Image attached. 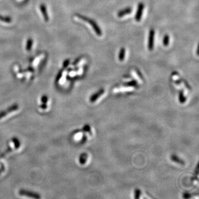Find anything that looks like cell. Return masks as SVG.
<instances>
[{
  "label": "cell",
  "instance_id": "1",
  "mask_svg": "<svg viewBox=\"0 0 199 199\" xmlns=\"http://www.w3.org/2000/svg\"><path fill=\"white\" fill-rule=\"evenodd\" d=\"M76 16H78L79 18L81 19L82 20H85V21L87 22V23H89L91 26L92 27V28L94 29V31L95 32L96 35H98V36H101L102 35V33L100 28L99 27L98 24L96 23L94 20H92L91 19H90V18L87 17L81 16V15H77Z\"/></svg>",
  "mask_w": 199,
  "mask_h": 199
},
{
  "label": "cell",
  "instance_id": "2",
  "mask_svg": "<svg viewBox=\"0 0 199 199\" xmlns=\"http://www.w3.org/2000/svg\"><path fill=\"white\" fill-rule=\"evenodd\" d=\"M155 35V31L154 29H151L149 32V37H148V48L149 51L153 50L154 48V39Z\"/></svg>",
  "mask_w": 199,
  "mask_h": 199
},
{
  "label": "cell",
  "instance_id": "3",
  "mask_svg": "<svg viewBox=\"0 0 199 199\" xmlns=\"http://www.w3.org/2000/svg\"><path fill=\"white\" fill-rule=\"evenodd\" d=\"M144 5L143 3H139L138 6V9L136 12V15H135V20L136 21L139 22L141 20L142 15H143V12L144 10Z\"/></svg>",
  "mask_w": 199,
  "mask_h": 199
},
{
  "label": "cell",
  "instance_id": "4",
  "mask_svg": "<svg viewBox=\"0 0 199 199\" xmlns=\"http://www.w3.org/2000/svg\"><path fill=\"white\" fill-rule=\"evenodd\" d=\"M18 109V105H13L11 107H9L7 110L5 111H2L0 112V118H3V117H5L6 116V114L7 113L11 112L12 111H13L14 110H17Z\"/></svg>",
  "mask_w": 199,
  "mask_h": 199
},
{
  "label": "cell",
  "instance_id": "5",
  "mask_svg": "<svg viewBox=\"0 0 199 199\" xmlns=\"http://www.w3.org/2000/svg\"><path fill=\"white\" fill-rule=\"evenodd\" d=\"M132 9L131 7H127L126 9H122L121 11H119L117 13V16L118 17H122L126 15H128L130 14L132 12Z\"/></svg>",
  "mask_w": 199,
  "mask_h": 199
},
{
  "label": "cell",
  "instance_id": "6",
  "mask_svg": "<svg viewBox=\"0 0 199 199\" xmlns=\"http://www.w3.org/2000/svg\"><path fill=\"white\" fill-rule=\"evenodd\" d=\"M20 193L21 195H25V196H29V197H33V198H37V199H38V198L40 197V196H39L37 193H32V192L26 191H20Z\"/></svg>",
  "mask_w": 199,
  "mask_h": 199
},
{
  "label": "cell",
  "instance_id": "7",
  "mask_svg": "<svg viewBox=\"0 0 199 199\" xmlns=\"http://www.w3.org/2000/svg\"><path fill=\"white\" fill-rule=\"evenodd\" d=\"M40 9H41L42 13V15L43 16L44 19L46 22L48 21V20H49V17H48V13H47V11H46V6L44 4H42V5H41V6H40Z\"/></svg>",
  "mask_w": 199,
  "mask_h": 199
},
{
  "label": "cell",
  "instance_id": "8",
  "mask_svg": "<svg viewBox=\"0 0 199 199\" xmlns=\"http://www.w3.org/2000/svg\"><path fill=\"white\" fill-rule=\"evenodd\" d=\"M126 55V49L124 48H122L118 54V59L120 61H123L125 58Z\"/></svg>",
  "mask_w": 199,
  "mask_h": 199
},
{
  "label": "cell",
  "instance_id": "9",
  "mask_svg": "<svg viewBox=\"0 0 199 199\" xmlns=\"http://www.w3.org/2000/svg\"><path fill=\"white\" fill-rule=\"evenodd\" d=\"M104 92V90H100L98 92H97V93L95 94V95H94L92 96V97H91V101H92V102H94V101L96 100L97 98H98V97H99L100 96H101L102 94H103Z\"/></svg>",
  "mask_w": 199,
  "mask_h": 199
},
{
  "label": "cell",
  "instance_id": "10",
  "mask_svg": "<svg viewBox=\"0 0 199 199\" xmlns=\"http://www.w3.org/2000/svg\"><path fill=\"white\" fill-rule=\"evenodd\" d=\"M169 41H170V37L169 36V35H165L163 39V44L165 46H169Z\"/></svg>",
  "mask_w": 199,
  "mask_h": 199
},
{
  "label": "cell",
  "instance_id": "11",
  "mask_svg": "<svg viewBox=\"0 0 199 199\" xmlns=\"http://www.w3.org/2000/svg\"><path fill=\"white\" fill-rule=\"evenodd\" d=\"M32 46H33V40L32 39H28L26 45V50L27 51H30L32 49Z\"/></svg>",
  "mask_w": 199,
  "mask_h": 199
},
{
  "label": "cell",
  "instance_id": "12",
  "mask_svg": "<svg viewBox=\"0 0 199 199\" xmlns=\"http://www.w3.org/2000/svg\"><path fill=\"white\" fill-rule=\"evenodd\" d=\"M0 20L3 22H5V23H9L11 22L12 19L11 17H3V16H0Z\"/></svg>",
  "mask_w": 199,
  "mask_h": 199
},
{
  "label": "cell",
  "instance_id": "13",
  "mask_svg": "<svg viewBox=\"0 0 199 199\" xmlns=\"http://www.w3.org/2000/svg\"><path fill=\"white\" fill-rule=\"evenodd\" d=\"M171 159H172V160H173L174 162H177L178 163H180V164H184V162H182V160H180V159L178 158V157H176V156H171Z\"/></svg>",
  "mask_w": 199,
  "mask_h": 199
},
{
  "label": "cell",
  "instance_id": "14",
  "mask_svg": "<svg viewBox=\"0 0 199 199\" xmlns=\"http://www.w3.org/2000/svg\"><path fill=\"white\" fill-rule=\"evenodd\" d=\"M124 85L128 86V87H134V86L137 85V82L135 80H133V81H130V82H128L126 84H124Z\"/></svg>",
  "mask_w": 199,
  "mask_h": 199
},
{
  "label": "cell",
  "instance_id": "15",
  "mask_svg": "<svg viewBox=\"0 0 199 199\" xmlns=\"http://www.w3.org/2000/svg\"><path fill=\"white\" fill-rule=\"evenodd\" d=\"M70 61L69 59H66L65 61H64L63 63V66L64 68H66L67 66H68L69 64Z\"/></svg>",
  "mask_w": 199,
  "mask_h": 199
},
{
  "label": "cell",
  "instance_id": "16",
  "mask_svg": "<svg viewBox=\"0 0 199 199\" xmlns=\"http://www.w3.org/2000/svg\"><path fill=\"white\" fill-rule=\"evenodd\" d=\"M80 60H81V58H78V59H77L74 61V63H73V65H76V64H77L80 61Z\"/></svg>",
  "mask_w": 199,
  "mask_h": 199
},
{
  "label": "cell",
  "instance_id": "17",
  "mask_svg": "<svg viewBox=\"0 0 199 199\" xmlns=\"http://www.w3.org/2000/svg\"><path fill=\"white\" fill-rule=\"evenodd\" d=\"M137 73L138 74V76L140 77V78L141 79H143V77H142V75L141 74V72H139V71L138 70H137Z\"/></svg>",
  "mask_w": 199,
  "mask_h": 199
}]
</instances>
